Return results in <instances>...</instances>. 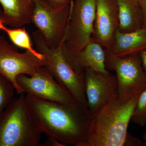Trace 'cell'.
I'll return each mask as SVG.
<instances>
[{"label": "cell", "mask_w": 146, "mask_h": 146, "mask_svg": "<svg viewBox=\"0 0 146 146\" xmlns=\"http://www.w3.org/2000/svg\"><path fill=\"white\" fill-rule=\"evenodd\" d=\"M26 100L42 133L64 146H85L92 115L88 107L78 102L62 103L27 94Z\"/></svg>", "instance_id": "obj_1"}, {"label": "cell", "mask_w": 146, "mask_h": 146, "mask_svg": "<svg viewBox=\"0 0 146 146\" xmlns=\"http://www.w3.org/2000/svg\"><path fill=\"white\" fill-rule=\"evenodd\" d=\"M140 94L123 103L117 91L92 114L85 146L125 145L128 126Z\"/></svg>", "instance_id": "obj_2"}, {"label": "cell", "mask_w": 146, "mask_h": 146, "mask_svg": "<svg viewBox=\"0 0 146 146\" xmlns=\"http://www.w3.org/2000/svg\"><path fill=\"white\" fill-rule=\"evenodd\" d=\"M30 115L25 93L0 115V146H36L42 134Z\"/></svg>", "instance_id": "obj_3"}, {"label": "cell", "mask_w": 146, "mask_h": 146, "mask_svg": "<svg viewBox=\"0 0 146 146\" xmlns=\"http://www.w3.org/2000/svg\"><path fill=\"white\" fill-rule=\"evenodd\" d=\"M36 50L44 56L45 66L55 79L65 86L79 103L88 107L84 86V73H77L67 60L61 47L54 49L46 44L39 31L32 32Z\"/></svg>", "instance_id": "obj_4"}, {"label": "cell", "mask_w": 146, "mask_h": 146, "mask_svg": "<svg viewBox=\"0 0 146 146\" xmlns=\"http://www.w3.org/2000/svg\"><path fill=\"white\" fill-rule=\"evenodd\" d=\"M105 50L106 65L116 72L119 99L127 102L146 87V75L139 55L133 54L119 57Z\"/></svg>", "instance_id": "obj_5"}, {"label": "cell", "mask_w": 146, "mask_h": 146, "mask_svg": "<svg viewBox=\"0 0 146 146\" xmlns=\"http://www.w3.org/2000/svg\"><path fill=\"white\" fill-rule=\"evenodd\" d=\"M96 0H72L63 44L74 51L82 50L92 41Z\"/></svg>", "instance_id": "obj_6"}, {"label": "cell", "mask_w": 146, "mask_h": 146, "mask_svg": "<svg viewBox=\"0 0 146 146\" xmlns=\"http://www.w3.org/2000/svg\"><path fill=\"white\" fill-rule=\"evenodd\" d=\"M33 1L31 23L38 29L49 47L54 49L59 48L63 44L70 4L63 8L56 9L43 0Z\"/></svg>", "instance_id": "obj_7"}, {"label": "cell", "mask_w": 146, "mask_h": 146, "mask_svg": "<svg viewBox=\"0 0 146 146\" xmlns=\"http://www.w3.org/2000/svg\"><path fill=\"white\" fill-rule=\"evenodd\" d=\"M45 64V59H40L31 52H19L0 35V74L11 82L17 94L24 93L17 82V77L22 74L32 75Z\"/></svg>", "instance_id": "obj_8"}, {"label": "cell", "mask_w": 146, "mask_h": 146, "mask_svg": "<svg viewBox=\"0 0 146 146\" xmlns=\"http://www.w3.org/2000/svg\"><path fill=\"white\" fill-rule=\"evenodd\" d=\"M17 81L27 95L62 103L77 102L70 91L55 79L45 66L39 68L32 75L18 76Z\"/></svg>", "instance_id": "obj_9"}, {"label": "cell", "mask_w": 146, "mask_h": 146, "mask_svg": "<svg viewBox=\"0 0 146 146\" xmlns=\"http://www.w3.org/2000/svg\"><path fill=\"white\" fill-rule=\"evenodd\" d=\"M119 26L117 0H96V17L92 40L99 43L105 49H109Z\"/></svg>", "instance_id": "obj_10"}, {"label": "cell", "mask_w": 146, "mask_h": 146, "mask_svg": "<svg viewBox=\"0 0 146 146\" xmlns=\"http://www.w3.org/2000/svg\"><path fill=\"white\" fill-rule=\"evenodd\" d=\"M84 86L88 109L91 114L117 91L116 75L87 70L84 72Z\"/></svg>", "instance_id": "obj_11"}, {"label": "cell", "mask_w": 146, "mask_h": 146, "mask_svg": "<svg viewBox=\"0 0 146 146\" xmlns=\"http://www.w3.org/2000/svg\"><path fill=\"white\" fill-rule=\"evenodd\" d=\"M67 60L77 73L83 74L87 70L108 73L106 67L105 49L99 43L92 41L82 50L74 51L61 46Z\"/></svg>", "instance_id": "obj_12"}, {"label": "cell", "mask_w": 146, "mask_h": 146, "mask_svg": "<svg viewBox=\"0 0 146 146\" xmlns=\"http://www.w3.org/2000/svg\"><path fill=\"white\" fill-rule=\"evenodd\" d=\"M146 50V29L142 28L135 31L123 33L117 30L112 46L107 50L119 56L138 53Z\"/></svg>", "instance_id": "obj_13"}, {"label": "cell", "mask_w": 146, "mask_h": 146, "mask_svg": "<svg viewBox=\"0 0 146 146\" xmlns=\"http://www.w3.org/2000/svg\"><path fill=\"white\" fill-rule=\"evenodd\" d=\"M3 8V22L6 26L21 27L31 23L33 0H0Z\"/></svg>", "instance_id": "obj_14"}, {"label": "cell", "mask_w": 146, "mask_h": 146, "mask_svg": "<svg viewBox=\"0 0 146 146\" xmlns=\"http://www.w3.org/2000/svg\"><path fill=\"white\" fill-rule=\"evenodd\" d=\"M119 11V30L123 33L143 28V17L139 3L136 0H117Z\"/></svg>", "instance_id": "obj_15"}, {"label": "cell", "mask_w": 146, "mask_h": 146, "mask_svg": "<svg viewBox=\"0 0 146 146\" xmlns=\"http://www.w3.org/2000/svg\"><path fill=\"white\" fill-rule=\"evenodd\" d=\"M0 30L5 33L16 46L31 52L40 59L44 60V56L33 47L30 36L25 28H10L3 23L2 21H0Z\"/></svg>", "instance_id": "obj_16"}, {"label": "cell", "mask_w": 146, "mask_h": 146, "mask_svg": "<svg viewBox=\"0 0 146 146\" xmlns=\"http://www.w3.org/2000/svg\"><path fill=\"white\" fill-rule=\"evenodd\" d=\"M15 90L11 82L0 74V115L13 99Z\"/></svg>", "instance_id": "obj_17"}, {"label": "cell", "mask_w": 146, "mask_h": 146, "mask_svg": "<svg viewBox=\"0 0 146 146\" xmlns=\"http://www.w3.org/2000/svg\"><path fill=\"white\" fill-rule=\"evenodd\" d=\"M131 121L141 126L146 125V87L139 95Z\"/></svg>", "instance_id": "obj_18"}, {"label": "cell", "mask_w": 146, "mask_h": 146, "mask_svg": "<svg viewBox=\"0 0 146 146\" xmlns=\"http://www.w3.org/2000/svg\"><path fill=\"white\" fill-rule=\"evenodd\" d=\"M48 5L56 9H59L70 4L72 0H43Z\"/></svg>", "instance_id": "obj_19"}, {"label": "cell", "mask_w": 146, "mask_h": 146, "mask_svg": "<svg viewBox=\"0 0 146 146\" xmlns=\"http://www.w3.org/2000/svg\"><path fill=\"white\" fill-rule=\"evenodd\" d=\"M139 4L143 17V28L146 29V0H140Z\"/></svg>", "instance_id": "obj_20"}, {"label": "cell", "mask_w": 146, "mask_h": 146, "mask_svg": "<svg viewBox=\"0 0 146 146\" xmlns=\"http://www.w3.org/2000/svg\"><path fill=\"white\" fill-rule=\"evenodd\" d=\"M142 144L141 140L137 138H134L128 133L126 141V145H141Z\"/></svg>", "instance_id": "obj_21"}, {"label": "cell", "mask_w": 146, "mask_h": 146, "mask_svg": "<svg viewBox=\"0 0 146 146\" xmlns=\"http://www.w3.org/2000/svg\"><path fill=\"white\" fill-rule=\"evenodd\" d=\"M138 54L141 58V63H142L144 72L146 75V50L141 51L138 53Z\"/></svg>", "instance_id": "obj_22"}, {"label": "cell", "mask_w": 146, "mask_h": 146, "mask_svg": "<svg viewBox=\"0 0 146 146\" xmlns=\"http://www.w3.org/2000/svg\"><path fill=\"white\" fill-rule=\"evenodd\" d=\"M44 145L46 146H65L63 144L56 140L50 138H49L48 140L46 141Z\"/></svg>", "instance_id": "obj_23"}, {"label": "cell", "mask_w": 146, "mask_h": 146, "mask_svg": "<svg viewBox=\"0 0 146 146\" xmlns=\"http://www.w3.org/2000/svg\"><path fill=\"white\" fill-rule=\"evenodd\" d=\"M143 138L144 144L146 145V132L144 133L143 136Z\"/></svg>", "instance_id": "obj_24"}, {"label": "cell", "mask_w": 146, "mask_h": 146, "mask_svg": "<svg viewBox=\"0 0 146 146\" xmlns=\"http://www.w3.org/2000/svg\"><path fill=\"white\" fill-rule=\"evenodd\" d=\"M3 11L0 10V21H3Z\"/></svg>", "instance_id": "obj_25"}, {"label": "cell", "mask_w": 146, "mask_h": 146, "mask_svg": "<svg viewBox=\"0 0 146 146\" xmlns=\"http://www.w3.org/2000/svg\"><path fill=\"white\" fill-rule=\"evenodd\" d=\"M136 1H137V2H138L139 3V2H140V0H136Z\"/></svg>", "instance_id": "obj_26"}]
</instances>
